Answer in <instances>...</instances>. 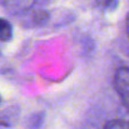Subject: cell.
<instances>
[{
  "label": "cell",
  "mask_w": 129,
  "mask_h": 129,
  "mask_svg": "<svg viewBox=\"0 0 129 129\" xmlns=\"http://www.w3.org/2000/svg\"><path fill=\"white\" fill-rule=\"evenodd\" d=\"M18 110L15 112V108H8L6 110H4L1 114H0V124L3 125H11L13 122L16 120L18 118Z\"/></svg>",
  "instance_id": "3957f363"
},
{
  "label": "cell",
  "mask_w": 129,
  "mask_h": 129,
  "mask_svg": "<svg viewBox=\"0 0 129 129\" xmlns=\"http://www.w3.org/2000/svg\"><path fill=\"white\" fill-rule=\"evenodd\" d=\"M37 0H3V6L10 14H19L30 10Z\"/></svg>",
  "instance_id": "7a4b0ae2"
},
{
  "label": "cell",
  "mask_w": 129,
  "mask_h": 129,
  "mask_svg": "<svg viewBox=\"0 0 129 129\" xmlns=\"http://www.w3.org/2000/svg\"><path fill=\"white\" fill-rule=\"evenodd\" d=\"M98 8L105 13H112L114 11L118 5H119V0H95Z\"/></svg>",
  "instance_id": "5b68a950"
},
{
  "label": "cell",
  "mask_w": 129,
  "mask_h": 129,
  "mask_svg": "<svg viewBox=\"0 0 129 129\" xmlns=\"http://www.w3.org/2000/svg\"><path fill=\"white\" fill-rule=\"evenodd\" d=\"M127 34H128V38H129V15L127 18Z\"/></svg>",
  "instance_id": "52a82bcc"
},
{
  "label": "cell",
  "mask_w": 129,
  "mask_h": 129,
  "mask_svg": "<svg viewBox=\"0 0 129 129\" xmlns=\"http://www.w3.org/2000/svg\"><path fill=\"white\" fill-rule=\"evenodd\" d=\"M114 88L123 104L129 109V68H119L115 72Z\"/></svg>",
  "instance_id": "6da1fadb"
},
{
  "label": "cell",
  "mask_w": 129,
  "mask_h": 129,
  "mask_svg": "<svg viewBox=\"0 0 129 129\" xmlns=\"http://www.w3.org/2000/svg\"><path fill=\"white\" fill-rule=\"evenodd\" d=\"M103 129H129V122L122 119H114L105 123Z\"/></svg>",
  "instance_id": "8992f818"
},
{
  "label": "cell",
  "mask_w": 129,
  "mask_h": 129,
  "mask_svg": "<svg viewBox=\"0 0 129 129\" xmlns=\"http://www.w3.org/2000/svg\"><path fill=\"white\" fill-rule=\"evenodd\" d=\"M13 38V28L9 21L0 19V42H9Z\"/></svg>",
  "instance_id": "277c9868"
}]
</instances>
